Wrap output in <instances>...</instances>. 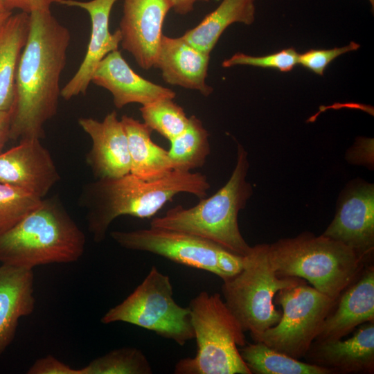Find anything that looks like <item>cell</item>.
I'll return each instance as SVG.
<instances>
[{
    "mask_svg": "<svg viewBox=\"0 0 374 374\" xmlns=\"http://www.w3.org/2000/svg\"><path fill=\"white\" fill-rule=\"evenodd\" d=\"M70 40V31L50 10L30 14L29 33L16 74L10 139L44 136L45 123L57 112Z\"/></svg>",
    "mask_w": 374,
    "mask_h": 374,
    "instance_id": "obj_1",
    "label": "cell"
},
{
    "mask_svg": "<svg viewBox=\"0 0 374 374\" xmlns=\"http://www.w3.org/2000/svg\"><path fill=\"white\" fill-rule=\"evenodd\" d=\"M210 187L204 175L177 170L152 181L143 180L131 173L97 179L84 192L89 231L94 241L100 242L118 217H151L175 195L189 193L202 199L206 197Z\"/></svg>",
    "mask_w": 374,
    "mask_h": 374,
    "instance_id": "obj_2",
    "label": "cell"
},
{
    "mask_svg": "<svg viewBox=\"0 0 374 374\" xmlns=\"http://www.w3.org/2000/svg\"><path fill=\"white\" fill-rule=\"evenodd\" d=\"M83 231L55 199L41 204L15 226L0 233V262L33 269L71 263L83 255Z\"/></svg>",
    "mask_w": 374,
    "mask_h": 374,
    "instance_id": "obj_3",
    "label": "cell"
},
{
    "mask_svg": "<svg viewBox=\"0 0 374 374\" xmlns=\"http://www.w3.org/2000/svg\"><path fill=\"white\" fill-rule=\"evenodd\" d=\"M247 155L238 144L236 164L224 186L192 207L178 205L170 208L163 216L153 218L150 226L188 233L236 254H247L251 247L242 237L238 219L252 194L251 186L246 179L249 167Z\"/></svg>",
    "mask_w": 374,
    "mask_h": 374,
    "instance_id": "obj_4",
    "label": "cell"
},
{
    "mask_svg": "<svg viewBox=\"0 0 374 374\" xmlns=\"http://www.w3.org/2000/svg\"><path fill=\"white\" fill-rule=\"evenodd\" d=\"M268 256L278 276L305 279L333 300L370 265L346 245L309 232L268 244Z\"/></svg>",
    "mask_w": 374,
    "mask_h": 374,
    "instance_id": "obj_5",
    "label": "cell"
},
{
    "mask_svg": "<svg viewBox=\"0 0 374 374\" xmlns=\"http://www.w3.org/2000/svg\"><path fill=\"white\" fill-rule=\"evenodd\" d=\"M197 353L180 359L177 374H252L240 353L244 330L220 294L204 291L188 306Z\"/></svg>",
    "mask_w": 374,
    "mask_h": 374,
    "instance_id": "obj_6",
    "label": "cell"
},
{
    "mask_svg": "<svg viewBox=\"0 0 374 374\" xmlns=\"http://www.w3.org/2000/svg\"><path fill=\"white\" fill-rule=\"evenodd\" d=\"M303 280L278 276L269 259L268 244H259L244 256L241 271L223 280L222 292L229 310L254 340L281 318L282 312L273 302L277 292Z\"/></svg>",
    "mask_w": 374,
    "mask_h": 374,
    "instance_id": "obj_7",
    "label": "cell"
},
{
    "mask_svg": "<svg viewBox=\"0 0 374 374\" xmlns=\"http://www.w3.org/2000/svg\"><path fill=\"white\" fill-rule=\"evenodd\" d=\"M101 322L133 324L179 346L194 338L189 308L175 301L169 276L155 266L126 299L103 316Z\"/></svg>",
    "mask_w": 374,
    "mask_h": 374,
    "instance_id": "obj_8",
    "label": "cell"
},
{
    "mask_svg": "<svg viewBox=\"0 0 374 374\" xmlns=\"http://www.w3.org/2000/svg\"><path fill=\"white\" fill-rule=\"evenodd\" d=\"M110 235L125 249L160 256L213 273L222 280L235 276L243 267L244 256L188 233L150 226L129 231H114Z\"/></svg>",
    "mask_w": 374,
    "mask_h": 374,
    "instance_id": "obj_9",
    "label": "cell"
},
{
    "mask_svg": "<svg viewBox=\"0 0 374 374\" xmlns=\"http://www.w3.org/2000/svg\"><path fill=\"white\" fill-rule=\"evenodd\" d=\"M275 302L283 308L280 321L253 341L295 359L303 358L336 300L303 281L280 290Z\"/></svg>",
    "mask_w": 374,
    "mask_h": 374,
    "instance_id": "obj_10",
    "label": "cell"
},
{
    "mask_svg": "<svg viewBox=\"0 0 374 374\" xmlns=\"http://www.w3.org/2000/svg\"><path fill=\"white\" fill-rule=\"evenodd\" d=\"M322 235L346 245L367 264H371L374 250L373 184L362 182L351 187Z\"/></svg>",
    "mask_w": 374,
    "mask_h": 374,
    "instance_id": "obj_11",
    "label": "cell"
},
{
    "mask_svg": "<svg viewBox=\"0 0 374 374\" xmlns=\"http://www.w3.org/2000/svg\"><path fill=\"white\" fill-rule=\"evenodd\" d=\"M170 9L167 0H123L121 44L143 69L154 66L163 24Z\"/></svg>",
    "mask_w": 374,
    "mask_h": 374,
    "instance_id": "obj_12",
    "label": "cell"
},
{
    "mask_svg": "<svg viewBox=\"0 0 374 374\" xmlns=\"http://www.w3.org/2000/svg\"><path fill=\"white\" fill-rule=\"evenodd\" d=\"M116 1L56 0L57 3L84 10L91 20V34L85 55L75 73L61 89L60 96L64 99L68 100L80 94L84 95L99 62L107 54L118 50L122 39L121 31H109L110 15Z\"/></svg>",
    "mask_w": 374,
    "mask_h": 374,
    "instance_id": "obj_13",
    "label": "cell"
},
{
    "mask_svg": "<svg viewBox=\"0 0 374 374\" xmlns=\"http://www.w3.org/2000/svg\"><path fill=\"white\" fill-rule=\"evenodd\" d=\"M60 175L39 139L29 138L0 153V183L26 190L45 198Z\"/></svg>",
    "mask_w": 374,
    "mask_h": 374,
    "instance_id": "obj_14",
    "label": "cell"
},
{
    "mask_svg": "<svg viewBox=\"0 0 374 374\" xmlns=\"http://www.w3.org/2000/svg\"><path fill=\"white\" fill-rule=\"evenodd\" d=\"M78 123L91 140L87 161L97 179L119 177L130 173L127 138L115 111L107 114L102 121L80 118Z\"/></svg>",
    "mask_w": 374,
    "mask_h": 374,
    "instance_id": "obj_15",
    "label": "cell"
},
{
    "mask_svg": "<svg viewBox=\"0 0 374 374\" xmlns=\"http://www.w3.org/2000/svg\"><path fill=\"white\" fill-rule=\"evenodd\" d=\"M303 358L332 374L374 373V321L360 325L348 339L314 341Z\"/></svg>",
    "mask_w": 374,
    "mask_h": 374,
    "instance_id": "obj_16",
    "label": "cell"
},
{
    "mask_svg": "<svg viewBox=\"0 0 374 374\" xmlns=\"http://www.w3.org/2000/svg\"><path fill=\"white\" fill-rule=\"evenodd\" d=\"M374 321V267L368 265L336 299L314 341L342 339L366 322Z\"/></svg>",
    "mask_w": 374,
    "mask_h": 374,
    "instance_id": "obj_17",
    "label": "cell"
},
{
    "mask_svg": "<svg viewBox=\"0 0 374 374\" xmlns=\"http://www.w3.org/2000/svg\"><path fill=\"white\" fill-rule=\"evenodd\" d=\"M91 82L112 93L117 109L130 103L144 105L162 98L174 99L176 96L172 89L135 73L118 50L109 53L99 62Z\"/></svg>",
    "mask_w": 374,
    "mask_h": 374,
    "instance_id": "obj_18",
    "label": "cell"
},
{
    "mask_svg": "<svg viewBox=\"0 0 374 374\" xmlns=\"http://www.w3.org/2000/svg\"><path fill=\"white\" fill-rule=\"evenodd\" d=\"M210 54L197 49L182 36L163 35L154 67L161 70L166 83L196 90L208 96L213 91L206 82Z\"/></svg>",
    "mask_w": 374,
    "mask_h": 374,
    "instance_id": "obj_19",
    "label": "cell"
},
{
    "mask_svg": "<svg viewBox=\"0 0 374 374\" xmlns=\"http://www.w3.org/2000/svg\"><path fill=\"white\" fill-rule=\"evenodd\" d=\"M35 307L33 269L0 266V356L14 339L19 319Z\"/></svg>",
    "mask_w": 374,
    "mask_h": 374,
    "instance_id": "obj_20",
    "label": "cell"
},
{
    "mask_svg": "<svg viewBox=\"0 0 374 374\" xmlns=\"http://www.w3.org/2000/svg\"><path fill=\"white\" fill-rule=\"evenodd\" d=\"M126 132L130 157V173L145 181L161 179L173 169L168 151L151 139L152 129L127 115L121 119Z\"/></svg>",
    "mask_w": 374,
    "mask_h": 374,
    "instance_id": "obj_21",
    "label": "cell"
},
{
    "mask_svg": "<svg viewBox=\"0 0 374 374\" xmlns=\"http://www.w3.org/2000/svg\"><path fill=\"white\" fill-rule=\"evenodd\" d=\"M29 29L30 15L21 12L12 14L0 30V111L12 110L17 67Z\"/></svg>",
    "mask_w": 374,
    "mask_h": 374,
    "instance_id": "obj_22",
    "label": "cell"
},
{
    "mask_svg": "<svg viewBox=\"0 0 374 374\" xmlns=\"http://www.w3.org/2000/svg\"><path fill=\"white\" fill-rule=\"evenodd\" d=\"M255 0H222L193 28L182 37L197 49L210 54L226 28L233 23L251 24L255 19Z\"/></svg>",
    "mask_w": 374,
    "mask_h": 374,
    "instance_id": "obj_23",
    "label": "cell"
},
{
    "mask_svg": "<svg viewBox=\"0 0 374 374\" xmlns=\"http://www.w3.org/2000/svg\"><path fill=\"white\" fill-rule=\"evenodd\" d=\"M242 358L256 374H332L328 369L300 361L276 350L261 341L239 348Z\"/></svg>",
    "mask_w": 374,
    "mask_h": 374,
    "instance_id": "obj_24",
    "label": "cell"
},
{
    "mask_svg": "<svg viewBox=\"0 0 374 374\" xmlns=\"http://www.w3.org/2000/svg\"><path fill=\"white\" fill-rule=\"evenodd\" d=\"M208 137L202 121L190 116L186 129L170 141L168 151L172 169L191 171L202 167L211 152Z\"/></svg>",
    "mask_w": 374,
    "mask_h": 374,
    "instance_id": "obj_25",
    "label": "cell"
},
{
    "mask_svg": "<svg viewBox=\"0 0 374 374\" xmlns=\"http://www.w3.org/2000/svg\"><path fill=\"white\" fill-rule=\"evenodd\" d=\"M80 374H151V365L143 353L123 347L91 360L80 368Z\"/></svg>",
    "mask_w": 374,
    "mask_h": 374,
    "instance_id": "obj_26",
    "label": "cell"
},
{
    "mask_svg": "<svg viewBox=\"0 0 374 374\" xmlns=\"http://www.w3.org/2000/svg\"><path fill=\"white\" fill-rule=\"evenodd\" d=\"M171 98H162L142 105L144 123L169 141L180 134L188 123L184 109Z\"/></svg>",
    "mask_w": 374,
    "mask_h": 374,
    "instance_id": "obj_27",
    "label": "cell"
},
{
    "mask_svg": "<svg viewBox=\"0 0 374 374\" xmlns=\"http://www.w3.org/2000/svg\"><path fill=\"white\" fill-rule=\"evenodd\" d=\"M43 199L23 188L0 183V233L37 208Z\"/></svg>",
    "mask_w": 374,
    "mask_h": 374,
    "instance_id": "obj_28",
    "label": "cell"
},
{
    "mask_svg": "<svg viewBox=\"0 0 374 374\" xmlns=\"http://www.w3.org/2000/svg\"><path fill=\"white\" fill-rule=\"evenodd\" d=\"M299 54L294 48H289L265 56H251L236 53L224 60L222 66L229 68L236 65H249L262 68H273L282 72L291 71L299 64Z\"/></svg>",
    "mask_w": 374,
    "mask_h": 374,
    "instance_id": "obj_29",
    "label": "cell"
},
{
    "mask_svg": "<svg viewBox=\"0 0 374 374\" xmlns=\"http://www.w3.org/2000/svg\"><path fill=\"white\" fill-rule=\"evenodd\" d=\"M360 45L351 42L346 46L330 49H310L299 56V64L312 71L314 73L323 75L328 64L339 55L357 50Z\"/></svg>",
    "mask_w": 374,
    "mask_h": 374,
    "instance_id": "obj_30",
    "label": "cell"
},
{
    "mask_svg": "<svg viewBox=\"0 0 374 374\" xmlns=\"http://www.w3.org/2000/svg\"><path fill=\"white\" fill-rule=\"evenodd\" d=\"M27 374H80V368H73L55 357L48 355L35 360Z\"/></svg>",
    "mask_w": 374,
    "mask_h": 374,
    "instance_id": "obj_31",
    "label": "cell"
},
{
    "mask_svg": "<svg viewBox=\"0 0 374 374\" xmlns=\"http://www.w3.org/2000/svg\"><path fill=\"white\" fill-rule=\"evenodd\" d=\"M56 0H1L4 8L8 11L19 9L21 12L31 14L41 10H50Z\"/></svg>",
    "mask_w": 374,
    "mask_h": 374,
    "instance_id": "obj_32",
    "label": "cell"
},
{
    "mask_svg": "<svg viewBox=\"0 0 374 374\" xmlns=\"http://www.w3.org/2000/svg\"><path fill=\"white\" fill-rule=\"evenodd\" d=\"M12 112L0 111V153L10 139Z\"/></svg>",
    "mask_w": 374,
    "mask_h": 374,
    "instance_id": "obj_33",
    "label": "cell"
},
{
    "mask_svg": "<svg viewBox=\"0 0 374 374\" xmlns=\"http://www.w3.org/2000/svg\"><path fill=\"white\" fill-rule=\"evenodd\" d=\"M171 9L179 15H186L193 10L197 1H209L210 0H167Z\"/></svg>",
    "mask_w": 374,
    "mask_h": 374,
    "instance_id": "obj_34",
    "label": "cell"
},
{
    "mask_svg": "<svg viewBox=\"0 0 374 374\" xmlns=\"http://www.w3.org/2000/svg\"><path fill=\"white\" fill-rule=\"evenodd\" d=\"M12 14V12L11 11L0 12V30Z\"/></svg>",
    "mask_w": 374,
    "mask_h": 374,
    "instance_id": "obj_35",
    "label": "cell"
},
{
    "mask_svg": "<svg viewBox=\"0 0 374 374\" xmlns=\"http://www.w3.org/2000/svg\"><path fill=\"white\" fill-rule=\"evenodd\" d=\"M3 11H8V10H6L4 8V7H3V4H2L1 0H0V12H3Z\"/></svg>",
    "mask_w": 374,
    "mask_h": 374,
    "instance_id": "obj_36",
    "label": "cell"
},
{
    "mask_svg": "<svg viewBox=\"0 0 374 374\" xmlns=\"http://www.w3.org/2000/svg\"><path fill=\"white\" fill-rule=\"evenodd\" d=\"M371 6H372V9L373 10V8H374V0H368Z\"/></svg>",
    "mask_w": 374,
    "mask_h": 374,
    "instance_id": "obj_37",
    "label": "cell"
}]
</instances>
